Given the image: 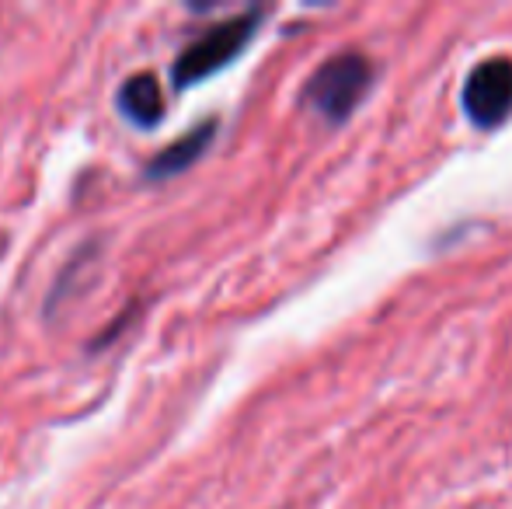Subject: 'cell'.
Wrapping results in <instances>:
<instances>
[{
	"label": "cell",
	"mask_w": 512,
	"mask_h": 509,
	"mask_svg": "<svg viewBox=\"0 0 512 509\" xmlns=\"http://www.w3.org/2000/svg\"><path fill=\"white\" fill-rule=\"evenodd\" d=\"M216 119H206V123L192 126L189 133H182L175 143H168L164 150H157L154 157H150L147 164V178L150 182H168V178L182 175V171H189L192 164L199 161V157L209 150V143H213L216 136Z\"/></svg>",
	"instance_id": "obj_4"
},
{
	"label": "cell",
	"mask_w": 512,
	"mask_h": 509,
	"mask_svg": "<svg viewBox=\"0 0 512 509\" xmlns=\"http://www.w3.org/2000/svg\"><path fill=\"white\" fill-rule=\"evenodd\" d=\"M258 21H262V11L255 7V11L234 14V18L209 25L203 35H196V39L178 53L175 67H171V84H175L178 91L196 88L206 77L230 67V63L248 49V42L255 39Z\"/></svg>",
	"instance_id": "obj_1"
},
{
	"label": "cell",
	"mask_w": 512,
	"mask_h": 509,
	"mask_svg": "<svg viewBox=\"0 0 512 509\" xmlns=\"http://www.w3.org/2000/svg\"><path fill=\"white\" fill-rule=\"evenodd\" d=\"M373 84V63L363 53L349 49V53L331 56L328 63L310 74L304 98L314 105V112L328 123H345L352 112L359 109Z\"/></svg>",
	"instance_id": "obj_2"
},
{
	"label": "cell",
	"mask_w": 512,
	"mask_h": 509,
	"mask_svg": "<svg viewBox=\"0 0 512 509\" xmlns=\"http://www.w3.org/2000/svg\"><path fill=\"white\" fill-rule=\"evenodd\" d=\"M119 116L126 123H133L136 129H154L164 119V88L154 74H133L122 81L119 95Z\"/></svg>",
	"instance_id": "obj_5"
},
{
	"label": "cell",
	"mask_w": 512,
	"mask_h": 509,
	"mask_svg": "<svg viewBox=\"0 0 512 509\" xmlns=\"http://www.w3.org/2000/svg\"><path fill=\"white\" fill-rule=\"evenodd\" d=\"M464 112L474 126L492 129L512 112V60H485L464 81Z\"/></svg>",
	"instance_id": "obj_3"
}]
</instances>
